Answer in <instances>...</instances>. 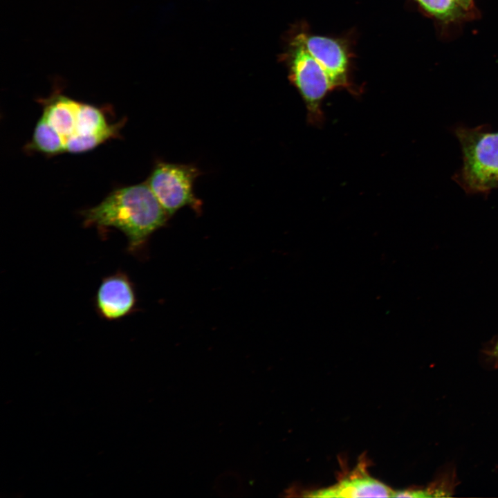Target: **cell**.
Returning <instances> with one entry per match:
<instances>
[{
    "mask_svg": "<svg viewBox=\"0 0 498 498\" xmlns=\"http://www.w3.org/2000/svg\"><path fill=\"white\" fill-rule=\"evenodd\" d=\"M108 126L104 114L99 109L80 103L74 134H93L104 130Z\"/></svg>",
    "mask_w": 498,
    "mask_h": 498,
    "instance_id": "11",
    "label": "cell"
},
{
    "mask_svg": "<svg viewBox=\"0 0 498 498\" xmlns=\"http://www.w3.org/2000/svg\"><path fill=\"white\" fill-rule=\"evenodd\" d=\"M28 147L33 150L54 155L65 151V140L42 115L35 126Z\"/></svg>",
    "mask_w": 498,
    "mask_h": 498,
    "instance_id": "9",
    "label": "cell"
},
{
    "mask_svg": "<svg viewBox=\"0 0 498 498\" xmlns=\"http://www.w3.org/2000/svg\"><path fill=\"white\" fill-rule=\"evenodd\" d=\"M394 490L370 477L358 465L349 476L329 488L307 492L311 497H391Z\"/></svg>",
    "mask_w": 498,
    "mask_h": 498,
    "instance_id": "7",
    "label": "cell"
},
{
    "mask_svg": "<svg viewBox=\"0 0 498 498\" xmlns=\"http://www.w3.org/2000/svg\"><path fill=\"white\" fill-rule=\"evenodd\" d=\"M98 315L104 320H118L136 308V295L127 275L118 271L102 279L95 297Z\"/></svg>",
    "mask_w": 498,
    "mask_h": 498,
    "instance_id": "5",
    "label": "cell"
},
{
    "mask_svg": "<svg viewBox=\"0 0 498 498\" xmlns=\"http://www.w3.org/2000/svg\"><path fill=\"white\" fill-rule=\"evenodd\" d=\"M80 103L64 95L51 100L44 107L43 116L64 139L75 132Z\"/></svg>",
    "mask_w": 498,
    "mask_h": 498,
    "instance_id": "8",
    "label": "cell"
},
{
    "mask_svg": "<svg viewBox=\"0 0 498 498\" xmlns=\"http://www.w3.org/2000/svg\"><path fill=\"white\" fill-rule=\"evenodd\" d=\"M427 12L439 20L450 22L464 17L465 11L455 0H416Z\"/></svg>",
    "mask_w": 498,
    "mask_h": 498,
    "instance_id": "12",
    "label": "cell"
},
{
    "mask_svg": "<svg viewBox=\"0 0 498 498\" xmlns=\"http://www.w3.org/2000/svg\"><path fill=\"white\" fill-rule=\"evenodd\" d=\"M486 353L498 365V338L493 346L486 351Z\"/></svg>",
    "mask_w": 498,
    "mask_h": 498,
    "instance_id": "14",
    "label": "cell"
},
{
    "mask_svg": "<svg viewBox=\"0 0 498 498\" xmlns=\"http://www.w3.org/2000/svg\"><path fill=\"white\" fill-rule=\"evenodd\" d=\"M455 133L463 153V187L470 192L498 188V132L460 127Z\"/></svg>",
    "mask_w": 498,
    "mask_h": 498,
    "instance_id": "2",
    "label": "cell"
},
{
    "mask_svg": "<svg viewBox=\"0 0 498 498\" xmlns=\"http://www.w3.org/2000/svg\"><path fill=\"white\" fill-rule=\"evenodd\" d=\"M199 175L193 165L158 162L147 183L169 216L185 206L199 211L201 203L194 193Z\"/></svg>",
    "mask_w": 498,
    "mask_h": 498,
    "instance_id": "3",
    "label": "cell"
},
{
    "mask_svg": "<svg viewBox=\"0 0 498 498\" xmlns=\"http://www.w3.org/2000/svg\"><path fill=\"white\" fill-rule=\"evenodd\" d=\"M307 51L327 71L337 86L347 84L348 55L338 40L324 36H296Z\"/></svg>",
    "mask_w": 498,
    "mask_h": 498,
    "instance_id": "6",
    "label": "cell"
},
{
    "mask_svg": "<svg viewBox=\"0 0 498 498\" xmlns=\"http://www.w3.org/2000/svg\"><path fill=\"white\" fill-rule=\"evenodd\" d=\"M437 492H439L436 490H429V489H410V490H394L392 497H436Z\"/></svg>",
    "mask_w": 498,
    "mask_h": 498,
    "instance_id": "13",
    "label": "cell"
},
{
    "mask_svg": "<svg viewBox=\"0 0 498 498\" xmlns=\"http://www.w3.org/2000/svg\"><path fill=\"white\" fill-rule=\"evenodd\" d=\"M82 215L85 226L120 230L131 252L142 248L151 234L165 225L169 216L147 183L116 190Z\"/></svg>",
    "mask_w": 498,
    "mask_h": 498,
    "instance_id": "1",
    "label": "cell"
},
{
    "mask_svg": "<svg viewBox=\"0 0 498 498\" xmlns=\"http://www.w3.org/2000/svg\"><path fill=\"white\" fill-rule=\"evenodd\" d=\"M455 1L465 11L469 10L472 6V0H455Z\"/></svg>",
    "mask_w": 498,
    "mask_h": 498,
    "instance_id": "15",
    "label": "cell"
},
{
    "mask_svg": "<svg viewBox=\"0 0 498 498\" xmlns=\"http://www.w3.org/2000/svg\"><path fill=\"white\" fill-rule=\"evenodd\" d=\"M122 121L109 124L103 131L88 135L73 134L65 142V151L80 153L91 150L107 140L118 136Z\"/></svg>",
    "mask_w": 498,
    "mask_h": 498,
    "instance_id": "10",
    "label": "cell"
},
{
    "mask_svg": "<svg viewBox=\"0 0 498 498\" xmlns=\"http://www.w3.org/2000/svg\"><path fill=\"white\" fill-rule=\"evenodd\" d=\"M290 77L302 95L311 120L321 119V102L337 86L327 71L307 51L295 37L288 54Z\"/></svg>",
    "mask_w": 498,
    "mask_h": 498,
    "instance_id": "4",
    "label": "cell"
}]
</instances>
